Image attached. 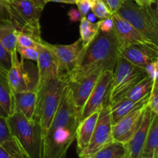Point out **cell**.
Instances as JSON below:
<instances>
[{
  "mask_svg": "<svg viewBox=\"0 0 158 158\" xmlns=\"http://www.w3.org/2000/svg\"><path fill=\"white\" fill-rule=\"evenodd\" d=\"M81 112L73 104L66 82L56 113L43 140V158H66L76 140Z\"/></svg>",
  "mask_w": 158,
  "mask_h": 158,
  "instance_id": "obj_1",
  "label": "cell"
},
{
  "mask_svg": "<svg viewBox=\"0 0 158 158\" xmlns=\"http://www.w3.org/2000/svg\"><path fill=\"white\" fill-rule=\"evenodd\" d=\"M120 45L114 31H98L94 40L83 49L78 65L69 74L67 81L75 83L99 68L114 71L120 58Z\"/></svg>",
  "mask_w": 158,
  "mask_h": 158,
  "instance_id": "obj_2",
  "label": "cell"
},
{
  "mask_svg": "<svg viewBox=\"0 0 158 158\" xmlns=\"http://www.w3.org/2000/svg\"><path fill=\"white\" fill-rule=\"evenodd\" d=\"M8 125L26 158H43V134L34 119L15 110L7 117Z\"/></svg>",
  "mask_w": 158,
  "mask_h": 158,
  "instance_id": "obj_3",
  "label": "cell"
},
{
  "mask_svg": "<svg viewBox=\"0 0 158 158\" xmlns=\"http://www.w3.org/2000/svg\"><path fill=\"white\" fill-rule=\"evenodd\" d=\"M66 82L67 80L63 79H56L37 85V100L33 119L41 127L43 140L58 109Z\"/></svg>",
  "mask_w": 158,
  "mask_h": 158,
  "instance_id": "obj_4",
  "label": "cell"
},
{
  "mask_svg": "<svg viewBox=\"0 0 158 158\" xmlns=\"http://www.w3.org/2000/svg\"><path fill=\"white\" fill-rule=\"evenodd\" d=\"M116 13L134 26L148 41L158 46L157 12L152 6H141L134 0H125Z\"/></svg>",
  "mask_w": 158,
  "mask_h": 158,
  "instance_id": "obj_5",
  "label": "cell"
},
{
  "mask_svg": "<svg viewBox=\"0 0 158 158\" xmlns=\"http://www.w3.org/2000/svg\"><path fill=\"white\" fill-rule=\"evenodd\" d=\"M9 20L17 31L41 39L40 17L43 11L32 0H6Z\"/></svg>",
  "mask_w": 158,
  "mask_h": 158,
  "instance_id": "obj_6",
  "label": "cell"
},
{
  "mask_svg": "<svg viewBox=\"0 0 158 158\" xmlns=\"http://www.w3.org/2000/svg\"><path fill=\"white\" fill-rule=\"evenodd\" d=\"M147 76L144 68L136 66L120 56L114 71L109 104H113L124 98L127 94Z\"/></svg>",
  "mask_w": 158,
  "mask_h": 158,
  "instance_id": "obj_7",
  "label": "cell"
},
{
  "mask_svg": "<svg viewBox=\"0 0 158 158\" xmlns=\"http://www.w3.org/2000/svg\"><path fill=\"white\" fill-rule=\"evenodd\" d=\"M113 141L112 121H111L110 104L103 106L99 113L98 120L89 143L80 154V158L91 157L100 148Z\"/></svg>",
  "mask_w": 158,
  "mask_h": 158,
  "instance_id": "obj_8",
  "label": "cell"
},
{
  "mask_svg": "<svg viewBox=\"0 0 158 158\" xmlns=\"http://www.w3.org/2000/svg\"><path fill=\"white\" fill-rule=\"evenodd\" d=\"M113 79L114 71L105 70L101 74L82 110L80 121L89 117L90 114L100 111L103 106L109 104L110 93L113 83Z\"/></svg>",
  "mask_w": 158,
  "mask_h": 158,
  "instance_id": "obj_9",
  "label": "cell"
},
{
  "mask_svg": "<svg viewBox=\"0 0 158 158\" xmlns=\"http://www.w3.org/2000/svg\"><path fill=\"white\" fill-rule=\"evenodd\" d=\"M42 44L49 49L54 56L65 73L69 77V74L75 69L81 58L84 48L80 39L69 45L51 44L42 40Z\"/></svg>",
  "mask_w": 158,
  "mask_h": 158,
  "instance_id": "obj_10",
  "label": "cell"
},
{
  "mask_svg": "<svg viewBox=\"0 0 158 158\" xmlns=\"http://www.w3.org/2000/svg\"><path fill=\"white\" fill-rule=\"evenodd\" d=\"M42 41V40H41ZM38 58H37V67H38V83L37 85L42 84L49 80L63 79L68 80L67 75L60 67V64L51 53L50 51L43 46L40 42L37 46Z\"/></svg>",
  "mask_w": 158,
  "mask_h": 158,
  "instance_id": "obj_11",
  "label": "cell"
},
{
  "mask_svg": "<svg viewBox=\"0 0 158 158\" xmlns=\"http://www.w3.org/2000/svg\"><path fill=\"white\" fill-rule=\"evenodd\" d=\"M106 70L105 68H99L77 80L75 83H69L70 94L73 104L82 112L85 103L87 101L94 86L97 84L101 74Z\"/></svg>",
  "mask_w": 158,
  "mask_h": 158,
  "instance_id": "obj_12",
  "label": "cell"
},
{
  "mask_svg": "<svg viewBox=\"0 0 158 158\" xmlns=\"http://www.w3.org/2000/svg\"><path fill=\"white\" fill-rule=\"evenodd\" d=\"M120 56L136 66L144 68L154 60H158V46L151 43H136L120 48Z\"/></svg>",
  "mask_w": 158,
  "mask_h": 158,
  "instance_id": "obj_13",
  "label": "cell"
},
{
  "mask_svg": "<svg viewBox=\"0 0 158 158\" xmlns=\"http://www.w3.org/2000/svg\"><path fill=\"white\" fill-rule=\"evenodd\" d=\"M144 107L133 111L112 125L113 140L127 143L141 124Z\"/></svg>",
  "mask_w": 158,
  "mask_h": 158,
  "instance_id": "obj_14",
  "label": "cell"
},
{
  "mask_svg": "<svg viewBox=\"0 0 158 158\" xmlns=\"http://www.w3.org/2000/svg\"><path fill=\"white\" fill-rule=\"evenodd\" d=\"M7 79L13 94L36 89L32 77L25 67L24 61L19 59L17 52L12 55V66L7 73Z\"/></svg>",
  "mask_w": 158,
  "mask_h": 158,
  "instance_id": "obj_15",
  "label": "cell"
},
{
  "mask_svg": "<svg viewBox=\"0 0 158 158\" xmlns=\"http://www.w3.org/2000/svg\"><path fill=\"white\" fill-rule=\"evenodd\" d=\"M111 17L114 22V33L120 45V49L122 47L136 43H151L117 13L112 14Z\"/></svg>",
  "mask_w": 158,
  "mask_h": 158,
  "instance_id": "obj_16",
  "label": "cell"
},
{
  "mask_svg": "<svg viewBox=\"0 0 158 158\" xmlns=\"http://www.w3.org/2000/svg\"><path fill=\"white\" fill-rule=\"evenodd\" d=\"M154 114L151 110L146 105L141 124L132 138L126 143L128 151V158H141L147 134Z\"/></svg>",
  "mask_w": 158,
  "mask_h": 158,
  "instance_id": "obj_17",
  "label": "cell"
},
{
  "mask_svg": "<svg viewBox=\"0 0 158 158\" xmlns=\"http://www.w3.org/2000/svg\"><path fill=\"white\" fill-rule=\"evenodd\" d=\"M100 111L90 114L79 123L77 129V149L78 154H80L85 149L91 140L97 120H98Z\"/></svg>",
  "mask_w": 158,
  "mask_h": 158,
  "instance_id": "obj_18",
  "label": "cell"
},
{
  "mask_svg": "<svg viewBox=\"0 0 158 158\" xmlns=\"http://www.w3.org/2000/svg\"><path fill=\"white\" fill-rule=\"evenodd\" d=\"M148 97L149 95L138 101H133L127 98H123L113 104H110V112L112 125L115 124L120 119L131 114L133 111L144 107L148 103Z\"/></svg>",
  "mask_w": 158,
  "mask_h": 158,
  "instance_id": "obj_19",
  "label": "cell"
},
{
  "mask_svg": "<svg viewBox=\"0 0 158 158\" xmlns=\"http://www.w3.org/2000/svg\"><path fill=\"white\" fill-rule=\"evenodd\" d=\"M14 111L22 113L26 118L33 119L37 100V90L23 91L14 93Z\"/></svg>",
  "mask_w": 158,
  "mask_h": 158,
  "instance_id": "obj_20",
  "label": "cell"
},
{
  "mask_svg": "<svg viewBox=\"0 0 158 158\" xmlns=\"http://www.w3.org/2000/svg\"><path fill=\"white\" fill-rule=\"evenodd\" d=\"M6 118L0 117V145L13 157L26 158L17 141L11 134Z\"/></svg>",
  "mask_w": 158,
  "mask_h": 158,
  "instance_id": "obj_21",
  "label": "cell"
},
{
  "mask_svg": "<svg viewBox=\"0 0 158 158\" xmlns=\"http://www.w3.org/2000/svg\"><path fill=\"white\" fill-rule=\"evenodd\" d=\"M18 32L9 19L0 22V43L10 52L11 55L17 52Z\"/></svg>",
  "mask_w": 158,
  "mask_h": 158,
  "instance_id": "obj_22",
  "label": "cell"
},
{
  "mask_svg": "<svg viewBox=\"0 0 158 158\" xmlns=\"http://www.w3.org/2000/svg\"><path fill=\"white\" fill-rule=\"evenodd\" d=\"M157 149H158V114H154L147 134L141 158H152L154 151Z\"/></svg>",
  "mask_w": 158,
  "mask_h": 158,
  "instance_id": "obj_23",
  "label": "cell"
},
{
  "mask_svg": "<svg viewBox=\"0 0 158 158\" xmlns=\"http://www.w3.org/2000/svg\"><path fill=\"white\" fill-rule=\"evenodd\" d=\"M91 158H128L127 147L126 143L113 140L100 148Z\"/></svg>",
  "mask_w": 158,
  "mask_h": 158,
  "instance_id": "obj_24",
  "label": "cell"
},
{
  "mask_svg": "<svg viewBox=\"0 0 158 158\" xmlns=\"http://www.w3.org/2000/svg\"><path fill=\"white\" fill-rule=\"evenodd\" d=\"M0 104L8 116L14 111L13 93L8 82L7 74L0 71Z\"/></svg>",
  "mask_w": 158,
  "mask_h": 158,
  "instance_id": "obj_25",
  "label": "cell"
},
{
  "mask_svg": "<svg viewBox=\"0 0 158 158\" xmlns=\"http://www.w3.org/2000/svg\"><path fill=\"white\" fill-rule=\"evenodd\" d=\"M153 84L154 82L147 76L127 94L124 98H127L133 101H138L142 100L145 97L149 95L153 87Z\"/></svg>",
  "mask_w": 158,
  "mask_h": 158,
  "instance_id": "obj_26",
  "label": "cell"
},
{
  "mask_svg": "<svg viewBox=\"0 0 158 158\" xmlns=\"http://www.w3.org/2000/svg\"><path fill=\"white\" fill-rule=\"evenodd\" d=\"M99 31V26L97 23H91L88 21L86 18H82L80 19V40L83 48H86Z\"/></svg>",
  "mask_w": 158,
  "mask_h": 158,
  "instance_id": "obj_27",
  "label": "cell"
},
{
  "mask_svg": "<svg viewBox=\"0 0 158 158\" xmlns=\"http://www.w3.org/2000/svg\"><path fill=\"white\" fill-rule=\"evenodd\" d=\"M43 39H37L25 32H18L17 35V46L24 48H33L37 49V46L40 44Z\"/></svg>",
  "mask_w": 158,
  "mask_h": 158,
  "instance_id": "obj_28",
  "label": "cell"
},
{
  "mask_svg": "<svg viewBox=\"0 0 158 158\" xmlns=\"http://www.w3.org/2000/svg\"><path fill=\"white\" fill-rule=\"evenodd\" d=\"M91 11L94 15L100 19L107 18L111 15L109 9H107L103 0H93Z\"/></svg>",
  "mask_w": 158,
  "mask_h": 158,
  "instance_id": "obj_29",
  "label": "cell"
},
{
  "mask_svg": "<svg viewBox=\"0 0 158 158\" xmlns=\"http://www.w3.org/2000/svg\"><path fill=\"white\" fill-rule=\"evenodd\" d=\"M12 66V55L0 43V71L7 74Z\"/></svg>",
  "mask_w": 158,
  "mask_h": 158,
  "instance_id": "obj_30",
  "label": "cell"
},
{
  "mask_svg": "<svg viewBox=\"0 0 158 158\" xmlns=\"http://www.w3.org/2000/svg\"><path fill=\"white\" fill-rule=\"evenodd\" d=\"M147 106L151 110L154 114H158V80L153 84L151 93L149 94Z\"/></svg>",
  "mask_w": 158,
  "mask_h": 158,
  "instance_id": "obj_31",
  "label": "cell"
},
{
  "mask_svg": "<svg viewBox=\"0 0 158 158\" xmlns=\"http://www.w3.org/2000/svg\"><path fill=\"white\" fill-rule=\"evenodd\" d=\"M16 52L18 55L20 56V60L24 61L25 60H30V61L36 62L38 58V51L37 49L33 48H24L17 46Z\"/></svg>",
  "mask_w": 158,
  "mask_h": 158,
  "instance_id": "obj_32",
  "label": "cell"
},
{
  "mask_svg": "<svg viewBox=\"0 0 158 158\" xmlns=\"http://www.w3.org/2000/svg\"><path fill=\"white\" fill-rule=\"evenodd\" d=\"M76 5L81 15V18H85L91 11L93 5V0H77Z\"/></svg>",
  "mask_w": 158,
  "mask_h": 158,
  "instance_id": "obj_33",
  "label": "cell"
},
{
  "mask_svg": "<svg viewBox=\"0 0 158 158\" xmlns=\"http://www.w3.org/2000/svg\"><path fill=\"white\" fill-rule=\"evenodd\" d=\"M144 69L148 77L154 83L157 81L158 78V60H154V61L150 63L149 64L145 66Z\"/></svg>",
  "mask_w": 158,
  "mask_h": 158,
  "instance_id": "obj_34",
  "label": "cell"
},
{
  "mask_svg": "<svg viewBox=\"0 0 158 158\" xmlns=\"http://www.w3.org/2000/svg\"><path fill=\"white\" fill-rule=\"evenodd\" d=\"M99 26V30L103 32H109L114 29V22H113L111 15L107 18L100 19L97 22Z\"/></svg>",
  "mask_w": 158,
  "mask_h": 158,
  "instance_id": "obj_35",
  "label": "cell"
},
{
  "mask_svg": "<svg viewBox=\"0 0 158 158\" xmlns=\"http://www.w3.org/2000/svg\"><path fill=\"white\" fill-rule=\"evenodd\" d=\"M125 0H103L110 14L116 13L120 9Z\"/></svg>",
  "mask_w": 158,
  "mask_h": 158,
  "instance_id": "obj_36",
  "label": "cell"
},
{
  "mask_svg": "<svg viewBox=\"0 0 158 158\" xmlns=\"http://www.w3.org/2000/svg\"><path fill=\"white\" fill-rule=\"evenodd\" d=\"M9 19L6 0H0V22Z\"/></svg>",
  "mask_w": 158,
  "mask_h": 158,
  "instance_id": "obj_37",
  "label": "cell"
},
{
  "mask_svg": "<svg viewBox=\"0 0 158 158\" xmlns=\"http://www.w3.org/2000/svg\"><path fill=\"white\" fill-rule=\"evenodd\" d=\"M68 15L69 17V20L71 22H73V23L80 21V19H82L81 15H80L79 10L76 9H71L69 11V12H68Z\"/></svg>",
  "mask_w": 158,
  "mask_h": 158,
  "instance_id": "obj_38",
  "label": "cell"
},
{
  "mask_svg": "<svg viewBox=\"0 0 158 158\" xmlns=\"http://www.w3.org/2000/svg\"><path fill=\"white\" fill-rule=\"evenodd\" d=\"M32 2L37 9H40L42 11L43 10V9H44L45 6L46 4V0H32Z\"/></svg>",
  "mask_w": 158,
  "mask_h": 158,
  "instance_id": "obj_39",
  "label": "cell"
},
{
  "mask_svg": "<svg viewBox=\"0 0 158 158\" xmlns=\"http://www.w3.org/2000/svg\"><path fill=\"white\" fill-rule=\"evenodd\" d=\"M136 2L138 3L139 5H141V6H152L154 3H155L157 2V0H134Z\"/></svg>",
  "mask_w": 158,
  "mask_h": 158,
  "instance_id": "obj_40",
  "label": "cell"
},
{
  "mask_svg": "<svg viewBox=\"0 0 158 158\" xmlns=\"http://www.w3.org/2000/svg\"><path fill=\"white\" fill-rule=\"evenodd\" d=\"M0 158H16L11 155L8 151H6L0 145Z\"/></svg>",
  "mask_w": 158,
  "mask_h": 158,
  "instance_id": "obj_41",
  "label": "cell"
},
{
  "mask_svg": "<svg viewBox=\"0 0 158 158\" xmlns=\"http://www.w3.org/2000/svg\"><path fill=\"white\" fill-rule=\"evenodd\" d=\"M46 3L50 2H60V3H66V4H76L77 0H46Z\"/></svg>",
  "mask_w": 158,
  "mask_h": 158,
  "instance_id": "obj_42",
  "label": "cell"
},
{
  "mask_svg": "<svg viewBox=\"0 0 158 158\" xmlns=\"http://www.w3.org/2000/svg\"><path fill=\"white\" fill-rule=\"evenodd\" d=\"M86 18L88 21L91 22V23H95L97 17H96L95 15H94V14L92 12V13H88L87 15L86 16Z\"/></svg>",
  "mask_w": 158,
  "mask_h": 158,
  "instance_id": "obj_43",
  "label": "cell"
},
{
  "mask_svg": "<svg viewBox=\"0 0 158 158\" xmlns=\"http://www.w3.org/2000/svg\"><path fill=\"white\" fill-rule=\"evenodd\" d=\"M0 117H6V118L8 117L7 113L4 110V109H3L2 106H1V104H0Z\"/></svg>",
  "mask_w": 158,
  "mask_h": 158,
  "instance_id": "obj_44",
  "label": "cell"
},
{
  "mask_svg": "<svg viewBox=\"0 0 158 158\" xmlns=\"http://www.w3.org/2000/svg\"><path fill=\"white\" fill-rule=\"evenodd\" d=\"M152 158H158V149L156 150L154 153V155H153Z\"/></svg>",
  "mask_w": 158,
  "mask_h": 158,
  "instance_id": "obj_45",
  "label": "cell"
},
{
  "mask_svg": "<svg viewBox=\"0 0 158 158\" xmlns=\"http://www.w3.org/2000/svg\"><path fill=\"white\" fill-rule=\"evenodd\" d=\"M82 158H91V157H82Z\"/></svg>",
  "mask_w": 158,
  "mask_h": 158,
  "instance_id": "obj_46",
  "label": "cell"
},
{
  "mask_svg": "<svg viewBox=\"0 0 158 158\" xmlns=\"http://www.w3.org/2000/svg\"><path fill=\"white\" fill-rule=\"evenodd\" d=\"M142 158H147V157H142Z\"/></svg>",
  "mask_w": 158,
  "mask_h": 158,
  "instance_id": "obj_47",
  "label": "cell"
}]
</instances>
